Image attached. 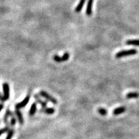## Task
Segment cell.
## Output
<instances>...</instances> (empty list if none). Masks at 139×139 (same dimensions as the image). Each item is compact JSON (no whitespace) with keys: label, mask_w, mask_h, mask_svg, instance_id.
<instances>
[{"label":"cell","mask_w":139,"mask_h":139,"mask_svg":"<svg viewBox=\"0 0 139 139\" xmlns=\"http://www.w3.org/2000/svg\"><path fill=\"white\" fill-rule=\"evenodd\" d=\"M3 93H4V98L5 101L8 100L10 97V88L9 85L7 83H4L3 85Z\"/></svg>","instance_id":"5b68a950"},{"label":"cell","mask_w":139,"mask_h":139,"mask_svg":"<svg viewBox=\"0 0 139 139\" xmlns=\"http://www.w3.org/2000/svg\"><path fill=\"white\" fill-rule=\"evenodd\" d=\"M15 123H16V119H15L14 116H12V119H11L10 120V124L12 125V126H14Z\"/></svg>","instance_id":"d6986e66"},{"label":"cell","mask_w":139,"mask_h":139,"mask_svg":"<svg viewBox=\"0 0 139 139\" xmlns=\"http://www.w3.org/2000/svg\"><path fill=\"white\" fill-rule=\"evenodd\" d=\"M126 111V108L125 106H120V107H118L115 108L114 110L113 111V114L114 115H119L122 114L124 112Z\"/></svg>","instance_id":"52a82bcc"},{"label":"cell","mask_w":139,"mask_h":139,"mask_svg":"<svg viewBox=\"0 0 139 139\" xmlns=\"http://www.w3.org/2000/svg\"><path fill=\"white\" fill-rule=\"evenodd\" d=\"M40 112H43L47 115H52L55 113V109L53 108H43L40 110Z\"/></svg>","instance_id":"ba28073f"},{"label":"cell","mask_w":139,"mask_h":139,"mask_svg":"<svg viewBox=\"0 0 139 139\" xmlns=\"http://www.w3.org/2000/svg\"><path fill=\"white\" fill-rule=\"evenodd\" d=\"M126 98L129 99H137L139 97V93L137 92H130L126 94Z\"/></svg>","instance_id":"9c48e42d"},{"label":"cell","mask_w":139,"mask_h":139,"mask_svg":"<svg viewBox=\"0 0 139 139\" xmlns=\"http://www.w3.org/2000/svg\"><path fill=\"white\" fill-rule=\"evenodd\" d=\"M34 98L36 99V101H37V103H39L41 106H42V108H46V106H47V102H45V101H43L41 99V98L39 97L37 95H34Z\"/></svg>","instance_id":"30bf717a"},{"label":"cell","mask_w":139,"mask_h":139,"mask_svg":"<svg viewBox=\"0 0 139 139\" xmlns=\"http://www.w3.org/2000/svg\"><path fill=\"white\" fill-rule=\"evenodd\" d=\"M36 110H37V104H36V102L33 103L31 106V108L30 109V112H29V115L30 116L34 115V114L36 113Z\"/></svg>","instance_id":"5bb4252c"},{"label":"cell","mask_w":139,"mask_h":139,"mask_svg":"<svg viewBox=\"0 0 139 139\" xmlns=\"http://www.w3.org/2000/svg\"><path fill=\"white\" fill-rule=\"evenodd\" d=\"M138 51L136 49H130V50H121L119 52L115 54V57L116 59H120L122 57H126V56L132 55H135L137 54Z\"/></svg>","instance_id":"6da1fadb"},{"label":"cell","mask_w":139,"mask_h":139,"mask_svg":"<svg viewBox=\"0 0 139 139\" xmlns=\"http://www.w3.org/2000/svg\"><path fill=\"white\" fill-rule=\"evenodd\" d=\"M15 115H16L17 116H18V120H19V123L20 124H23V115L21 114V112L19 110V109H17L15 111Z\"/></svg>","instance_id":"7c38bea8"},{"label":"cell","mask_w":139,"mask_h":139,"mask_svg":"<svg viewBox=\"0 0 139 139\" xmlns=\"http://www.w3.org/2000/svg\"><path fill=\"white\" fill-rule=\"evenodd\" d=\"M29 100H30V95H27V96L24 99L23 101H21V102H19V103H18L15 105V108H16L17 109H20V108H24L29 103Z\"/></svg>","instance_id":"277c9868"},{"label":"cell","mask_w":139,"mask_h":139,"mask_svg":"<svg viewBox=\"0 0 139 139\" xmlns=\"http://www.w3.org/2000/svg\"><path fill=\"white\" fill-rule=\"evenodd\" d=\"M8 130H9V129H8V126H7V127H4V128L0 130V136L4 134L5 133H6L7 131H8Z\"/></svg>","instance_id":"e0dca14e"},{"label":"cell","mask_w":139,"mask_h":139,"mask_svg":"<svg viewBox=\"0 0 139 139\" xmlns=\"http://www.w3.org/2000/svg\"><path fill=\"white\" fill-rule=\"evenodd\" d=\"M93 0H88V3H87L86 7V14L90 16L92 14V6H93Z\"/></svg>","instance_id":"8992f818"},{"label":"cell","mask_w":139,"mask_h":139,"mask_svg":"<svg viewBox=\"0 0 139 139\" xmlns=\"http://www.w3.org/2000/svg\"><path fill=\"white\" fill-rule=\"evenodd\" d=\"M13 135H14V131L12 130H10L9 131H8L7 137L6 139H11L12 138V136H13Z\"/></svg>","instance_id":"ac0fdd59"},{"label":"cell","mask_w":139,"mask_h":139,"mask_svg":"<svg viewBox=\"0 0 139 139\" xmlns=\"http://www.w3.org/2000/svg\"><path fill=\"white\" fill-rule=\"evenodd\" d=\"M126 44L127 45H135L139 46V39H130L126 41Z\"/></svg>","instance_id":"8fae6325"},{"label":"cell","mask_w":139,"mask_h":139,"mask_svg":"<svg viewBox=\"0 0 139 139\" xmlns=\"http://www.w3.org/2000/svg\"><path fill=\"white\" fill-rule=\"evenodd\" d=\"M39 94H40L41 96H42L43 97H44L46 101L52 102L53 104H55V105L57 104V102H57V99H56L55 98H54L53 96L50 95V94L48 93L47 92H45V91H41V92H39Z\"/></svg>","instance_id":"7a4b0ae2"},{"label":"cell","mask_w":139,"mask_h":139,"mask_svg":"<svg viewBox=\"0 0 139 139\" xmlns=\"http://www.w3.org/2000/svg\"><path fill=\"white\" fill-rule=\"evenodd\" d=\"M13 116V115H12V112H10V110H8V109H7V111L6 113H5V116H4V120H5V122L6 123H7V119L8 118V116Z\"/></svg>","instance_id":"2e32d148"},{"label":"cell","mask_w":139,"mask_h":139,"mask_svg":"<svg viewBox=\"0 0 139 139\" xmlns=\"http://www.w3.org/2000/svg\"><path fill=\"white\" fill-rule=\"evenodd\" d=\"M70 58V54L69 53L66 52L64 53L63 56H59L57 55H55L53 57L54 60L55 62L57 63H61V62H64L66 61H68Z\"/></svg>","instance_id":"3957f363"},{"label":"cell","mask_w":139,"mask_h":139,"mask_svg":"<svg viewBox=\"0 0 139 139\" xmlns=\"http://www.w3.org/2000/svg\"><path fill=\"white\" fill-rule=\"evenodd\" d=\"M85 1H86V0H80L79 3V4L77 5L76 8H75V12H81L82 7H83L84 4H85Z\"/></svg>","instance_id":"4fadbf2b"},{"label":"cell","mask_w":139,"mask_h":139,"mask_svg":"<svg viewBox=\"0 0 139 139\" xmlns=\"http://www.w3.org/2000/svg\"><path fill=\"white\" fill-rule=\"evenodd\" d=\"M3 108V104H0V112L2 110Z\"/></svg>","instance_id":"44dd1931"},{"label":"cell","mask_w":139,"mask_h":139,"mask_svg":"<svg viewBox=\"0 0 139 139\" xmlns=\"http://www.w3.org/2000/svg\"><path fill=\"white\" fill-rule=\"evenodd\" d=\"M97 112H99V114L102 116H106L108 114V111L106 109L103 108H98Z\"/></svg>","instance_id":"9a60e30c"},{"label":"cell","mask_w":139,"mask_h":139,"mask_svg":"<svg viewBox=\"0 0 139 139\" xmlns=\"http://www.w3.org/2000/svg\"><path fill=\"white\" fill-rule=\"evenodd\" d=\"M0 101H3V102H4V101H5V98H4V97L2 96L1 93H0Z\"/></svg>","instance_id":"ffe728a7"}]
</instances>
